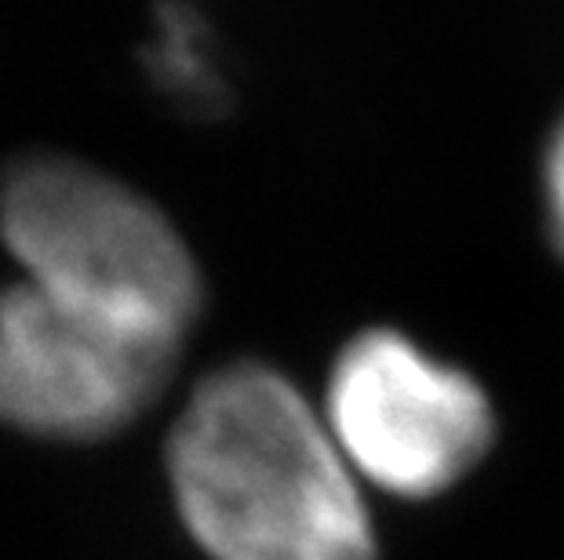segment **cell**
Listing matches in <instances>:
<instances>
[{"instance_id": "6da1fadb", "label": "cell", "mask_w": 564, "mask_h": 560, "mask_svg": "<svg viewBox=\"0 0 564 560\" xmlns=\"http://www.w3.org/2000/svg\"><path fill=\"white\" fill-rule=\"evenodd\" d=\"M164 462L175 514L208 560H379L361 481L321 411L267 361L204 375Z\"/></svg>"}, {"instance_id": "7a4b0ae2", "label": "cell", "mask_w": 564, "mask_h": 560, "mask_svg": "<svg viewBox=\"0 0 564 560\" xmlns=\"http://www.w3.org/2000/svg\"><path fill=\"white\" fill-rule=\"evenodd\" d=\"M0 241L22 281L139 336L183 345L204 277L175 222L135 186L66 153L0 172Z\"/></svg>"}, {"instance_id": "3957f363", "label": "cell", "mask_w": 564, "mask_h": 560, "mask_svg": "<svg viewBox=\"0 0 564 560\" xmlns=\"http://www.w3.org/2000/svg\"><path fill=\"white\" fill-rule=\"evenodd\" d=\"M321 419L361 484L434 498L491 448L488 393L398 328H365L335 353Z\"/></svg>"}, {"instance_id": "277c9868", "label": "cell", "mask_w": 564, "mask_h": 560, "mask_svg": "<svg viewBox=\"0 0 564 560\" xmlns=\"http://www.w3.org/2000/svg\"><path fill=\"white\" fill-rule=\"evenodd\" d=\"M178 350L19 281L0 292V422L58 444L106 440L161 400Z\"/></svg>"}, {"instance_id": "5b68a950", "label": "cell", "mask_w": 564, "mask_h": 560, "mask_svg": "<svg viewBox=\"0 0 564 560\" xmlns=\"http://www.w3.org/2000/svg\"><path fill=\"white\" fill-rule=\"evenodd\" d=\"M546 205H550V230L564 252V121L546 153Z\"/></svg>"}]
</instances>
